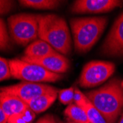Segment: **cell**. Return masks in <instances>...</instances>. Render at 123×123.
Wrapping results in <instances>:
<instances>
[{
  "label": "cell",
  "mask_w": 123,
  "mask_h": 123,
  "mask_svg": "<svg viewBox=\"0 0 123 123\" xmlns=\"http://www.w3.org/2000/svg\"><path fill=\"white\" fill-rule=\"evenodd\" d=\"M36 117V114L30 108L24 112L14 114L8 117L7 123H32Z\"/></svg>",
  "instance_id": "obj_17"
},
{
  "label": "cell",
  "mask_w": 123,
  "mask_h": 123,
  "mask_svg": "<svg viewBox=\"0 0 123 123\" xmlns=\"http://www.w3.org/2000/svg\"><path fill=\"white\" fill-rule=\"evenodd\" d=\"M69 123H74V122H70ZM83 123H92V122H88H88H83Z\"/></svg>",
  "instance_id": "obj_26"
},
{
  "label": "cell",
  "mask_w": 123,
  "mask_h": 123,
  "mask_svg": "<svg viewBox=\"0 0 123 123\" xmlns=\"http://www.w3.org/2000/svg\"><path fill=\"white\" fill-rule=\"evenodd\" d=\"M57 91V88L47 84L26 81L0 88V92L16 96L26 103L42 94Z\"/></svg>",
  "instance_id": "obj_7"
},
{
  "label": "cell",
  "mask_w": 123,
  "mask_h": 123,
  "mask_svg": "<svg viewBox=\"0 0 123 123\" xmlns=\"http://www.w3.org/2000/svg\"><path fill=\"white\" fill-rule=\"evenodd\" d=\"M9 32L13 40L25 46L38 37V15L18 13L8 18Z\"/></svg>",
  "instance_id": "obj_4"
},
{
  "label": "cell",
  "mask_w": 123,
  "mask_h": 123,
  "mask_svg": "<svg viewBox=\"0 0 123 123\" xmlns=\"http://www.w3.org/2000/svg\"><path fill=\"white\" fill-rule=\"evenodd\" d=\"M21 5L38 10H52L58 7L61 1L57 0H21L18 2Z\"/></svg>",
  "instance_id": "obj_15"
},
{
  "label": "cell",
  "mask_w": 123,
  "mask_h": 123,
  "mask_svg": "<svg viewBox=\"0 0 123 123\" xmlns=\"http://www.w3.org/2000/svg\"><path fill=\"white\" fill-rule=\"evenodd\" d=\"M10 46V38L4 21L0 18V49H7Z\"/></svg>",
  "instance_id": "obj_19"
},
{
  "label": "cell",
  "mask_w": 123,
  "mask_h": 123,
  "mask_svg": "<svg viewBox=\"0 0 123 123\" xmlns=\"http://www.w3.org/2000/svg\"><path fill=\"white\" fill-rule=\"evenodd\" d=\"M86 96L108 123H115L123 108V80L114 78Z\"/></svg>",
  "instance_id": "obj_1"
},
{
  "label": "cell",
  "mask_w": 123,
  "mask_h": 123,
  "mask_svg": "<svg viewBox=\"0 0 123 123\" xmlns=\"http://www.w3.org/2000/svg\"><path fill=\"white\" fill-rule=\"evenodd\" d=\"M36 123H56L53 116L48 114L41 118Z\"/></svg>",
  "instance_id": "obj_23"
},
{
  "label": "cell",
  "mask_w": 123,
  "mask_h": 123,
  "mask_svg": "<svg viewBox=\"0 0 123 123\" xmlns=\"http://www.w3.org/2000/svg\"><path fill=\"white\" fill-rule=\"evenodd\" d=\"M107 22L104 16L72 18L70 25L76 51L85 53L90 50L103 34Z\"/></svg>",
  "instance_id": "obj_3"
},
{
  "label": "cell",
  "mask_w": 123,
  "mask_h": 123,
  "mask_svg": "<svg viewBox=\"0 0 123 123\" xmlns=\"http://www.w3.org/2000/svg\"><path fill=\"white\" fill-rule=\"evenodd\" d=\"M74 88L70 87L68 88L62 89L58 92L59 101L63 105H70L74 103Z\"/></svg>",
  "instance_id": "obj_18"
},
{
  "label": "cell",
  "mask_w": 123,
  "mask_h": 123,
  "mask_svg": "<svg viewBox=\"0 0 123 123\" xmlns=\"http://www.w3.org/2000/svg\"><path fill=\"white\" fill-rule=\"evenodd\" d=\"M58 52L48 43L43 40H36L27 46L25 51V56L30 58H39Z\"/></svg>",
  "instance_id": "obj_12"
},
{
  "label": "cell",
  "mask_w": 123,
  "mask_h": 123,
  "mask_svg": "<svg viewBox=\"0 0 123 123\" xmlns=\"http://www.w3.org/2000/svg\"><path fill=\"white\" fill-rule=\"evenodd\" d=\"M38 38L58 52L67 55L71 52L72 38L66 21L56 14L38 15Z\"/></svg>",
  "instance_id": "obj_2"
},
{
  "label": "cell",
  "mask_w": 123,
  "mask_h": 123,
  "mask_svg": "<svg viewBox=\"0 0 123 123\" xmlns=\"http://www.w3.org/2000/svg\"><path fill=\"white\" fill-rule=\"evenodd\" d=\"M86 116L88 117V122L92 123H108L102 114L99 112V111L89 101L83 108Z\"/></svg>",
  "instance_id": "obj_16"
},
{
  "label": "cell",
  "mask_w": 123,
  "mask_h": 123,
  "mask_svg": "<svg viewBox=\"0 0 123 123\" xmlns=\"http://www.w3.org/2000/svg\"><path fill=\"white\" fill-rule=\"evenodd\" d=\"M119 123H123V114H122V117H121V119H120Z\"/></svg>",
  "instance_id": "obj_25"
},
{
  "label": "cell",
  "mask_w": 123,
  "mask_h": 123,
  "mask_svg": "<svg viewBox=\"0 0 123 123\" xmlns=\"http://www.w3.org/2000/svg\"><path fill=\"white\" fill-rule=\"evenodd\" d=\"M13 2L7 0H0V15L9 13L13 7Z\"/></svg>",
  "instance_id": "obj_22"
},
{
  "label": "cell",
  "mask_w": 123,
  "mask_h": 123,
  "mask_svg": "<svg viewBox=\"0 0 123 123\" xmlns=\"http://www.w3.org/2000/svg\"><path fill=\"white\" fill-rule=\"evenodd\" d=\"M0 95H1V92H0Z\"/></svg>",
  "instance_id": "obj_27"
},
{
  "label": "cell",
  "mask_w": 123,
  "mask_h": 123,
  "mask_svg": "<svg viewBox=\"0 0 123 123\" xmlns=\"http://www.w3.org/2000/svg\"><path fill=\"white\" fill-rule=\"evenodd\" d=\"M11 77L26 82H56L62 77L61 74L51 72L42 66L21 59L9 61Z\"/></svg>",
  "instance_id": "obj_5"
},
{
  "label": "cell",
  "mask_w": 123,
  "mask_h": 123,
  "mask_svg": "<svg viewBox=\"0 0 123 123\" xmlns=\"http://www.w3.org/2000/svg\"><path fill=\"white\" fill-rule=\"evenodd\" d=\"M0 92V104L7 117L21 114L29 108L27 104L18 97L6 92Z\"/></svg>",
  "instance_id": "obj_11"
},
{
  "label": "cell",
  "mask_w": 123,
  "mask_h": 123,
  "mask_svg": "<svg viewBox=\"0 0 123 123\" xmlns=\"http://www.w3.org/2000/svg\"><path fill=\"white\" fill-rule=\"evenodd\" d=\"M11 77L9 61L5 58L0 57V81H2Z\"/></svg>",
  "instance_id": "obj_20"
},
{
  "label": "cell",
  "mask_w": 123,
  "mask_h": 123,
  "mask_svg": "<svg viewBox=\"0 0 123 123\" xmlns=\"http://www.w3.org/2000/svg\"><path fill=\"white\" fill-rule=\"evenodd\" d=\"M64 114L70 122L74 123H83L88 121L85 110L74 103L67 106L64 111Z\"/></svg>",
  "instance_id": "obj_14"
},
{
  "label": "cell",
  "mask_w": 123,
  "mask_h": 123,
  "mask_svg": "<svg viewBox=\"0 0 123 123\" xmlns=\"http://www.w3.org/2000/svg\"><path fill=\"white\" fill-rule=\"evenodd\" d=\"M58 92H53L42 94L30 100L27 104L29 108L35 114H40L48 109L55 101Z\"/></svg>",
  "instance_id": "obj_13"
},
{
  "label": "cell",
  "mask_w": 123,
  "mask_h": 123,
  "mask_svg": "<svg viewBox=\"0 0 123 123\" xmlns=\"http://www.w3.org/2000/svg\"><path fill=\"white\" fill-rule=\"evenodd\" d=\"M115 65L108 61H93L85 65L79 83L83 88H92L104 83L114 74Z\"/></svg>",
  "instance_id": "obj_6"
},
{
  "label": "cell",
  "mask_w": 123,
  "mask_h": 123,
  "mask_svg": "<svg viewBox=\"0 0 123 123\" xmlns=\"http://www.w3.org/2000/svg\"><path fill=\"white\" fill-rule=\"evenodd\" d=\"M8 117L5 114V111L0 104V123H7Z\"/></svg>",
  "instance_id": "obj_24"
},
{
  "label": "cell",
  "mask_w": 123,
  "mask_h": 123,
  "mask_svg": "<svg viewBox=\"0 0 123 123\" xmlns=\"http://www.w3.org/2000/svg\"><path fill=\"white\" fill-rule=\"evenodd\" d=\"M89 100L88 99L86 94L82 93L78 88H74V103L75 105H78L80 108H83Z\"/></svg>",
  "instance_id": "obj_21"
},
{
  "label": "cell",
  "mask_w": 123,
  "mask_h": 123,
  "mask_svg": "<svg viewBox=\"0 0 123 123\" xmlns=\"http://www.w3.org/2000/svg\"><path fill=\"white\" fill-rule=\"evenodd\" d=\"M102 52L111 56H123V13L111 29L103 44Z\"/></svg>",
  "instance_id": "obj_8"
},
{
  "label": "cell",
  "mask_w": 123,
  "mask_h": 123,
  "mask_svg": "<svg viewBox=\"0 0 123 123\" xmlns=\"http://www.w3.org/2000/svg\"><path fill=\"white\" fill-rule=\"evenodd\" d=\"M122 2L117 0H77L71 10L74 13H101L114 10Z\"/></svg>",
  "instance_id": "obj_9"
},
{
  "label": "cell",
  "mask_w": 123,
  "mask_h": 123,
  "mask_svg": "<svg viewBox=\"0 0 123 123\" xmlns=\"http://www.w3.org/2000/svg\"><path fill=\"white\" fill-rule=\"evenodd\" d=\"M21 60L41 66L45 69L56 74L64 73L69 68V59L59 52L39 58H30L23 56Z\"/></svg>",
  "instance_id": "obj_10"
}]
</instances>
